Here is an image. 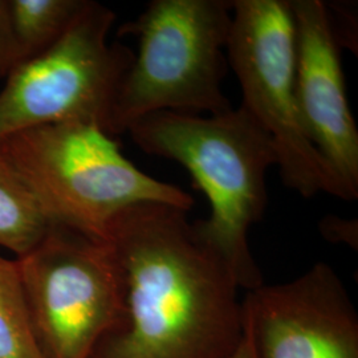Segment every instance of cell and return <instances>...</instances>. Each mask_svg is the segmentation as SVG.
I'll list each match as a JSON object with an SVG mask.
<instances>
[{"instance_id": "obj_8", "label": "cell", "mask_w": 358, "mask_h": 358, "mask_svg": "<svg viewBox=\"0 0 358 358\" xmlns=\"http://www.w3.org/2000/svg\"><path fill=\"white\" fill-rule=\"evenodd\" d=\"M259 358H358V317L344 282L319 262L291 282L248 291Z\"/></svg>"}, {"instance_id": "obj_7", "label": "cell", "mask_w": 358, "mask_h": 358, "mask_svg": "<svg viewBox=\"0 0 358 358\" xmlns=\"http://www.w3.org/2000/svg\"><path fill=\"white\" fill-rule=\"evenodd\" d=\"M15 260L43 356L92 357L122 316L121 282L109 245L53 224Z\"/></svg>"}, {"instance_id": "obj_15", "label": "cell", "mask_w": 358, "mask_h": 358, "mask_svg": "<svg viewBox=\"0 0 358 358\" xmlns=\"http://www.w3.org/2000/svg\"><path fill=\"white\" fill-rule=\"evenodd\" d=\"M244 315V327L243 336L242 340L239 343V345L236 346V349L232 352L229 358H259L257 357V352H256L255 341H254V333H252V327H251V321L248 319L245 310L243 308Z\"/></svg>"}, {"instance_id": "obj_13", "label": "cell", "mask_w": 358, "mask_h": 358, "mask_svg": "<svg viewBox=\"0 0 358 358\" xmlns=\"http://www.w3.org/2000/svg\"><path fill=\"white\" fill-rule=\"evenodd\" d=\"M15 68L13 44L7 22L6 0H0V77H7Z\"/></svg>"}, {"instance_id": "obj_5", "label": "cell", "mask_w": 358, "mask_h": 358, "mask_svg": "<svg viewBox=\"0 0 358 358\" xmlns=\"http://www.w3.org/2000/svg\"><path fill=\"white\" fill-rule=\"evenodd\" d=\"M115 13L88 0L52 48L17 65L0 90V143L27 130L88 122L110 134L117 92L134 59L109 41Z\"/></svg>"}, {"instance_id": "obj_14", "label": "cell", "mask_w": 358, "mask_h": 358, "mask_svg": "<svg viewBox=\"0 0 358 358\" xmlns=\"http://www.w3.org/2000/svg\"><path fill=\"white\" fill-rule=\"evenodd\" d=\"M348 223L346 220L343 219H337V217H327L322 223H321V231L324 232V235L327 238H329L333 242L338 241V242H348V243L353 244V224L345 229V224Z\"/></svg>"}, {"instance_id": "obj_12", "label": "cell", "mask_w": 358, "mask_h": 358, "mask_svg": "<svg viewBox=\"0 0 358 358\" xmlns=\"http://www.w3.org/2000/svg\"><path fill=\"white\" fill-rule=\"evenodd\" d=\"M0 358H45L35 338L16 260L0 255Z\"/></svg>"}, {"instance_id": "obj_1", "label": "cell", "mask_w": 358, "mask_h": 358, "mask_svg": "<svg viewBox=\"0 0 358 358\" xmlns=\"http://www.w3.org/2000/svg\"><path fill=\"white\" fill-rule=\"evenodd\" d=\"M103 241L120 275L122 316L90 358L230 357L243 336L239 287L187 211L129 207Z\"/></svg>"}, {"instance_id": "obj_4", "label": "cell", "mask_w": 358, "mask_h": 358, "mask_svg": "<svg viewBox=\"0 0 358 358\" xmlns=\"http://www.w3.org/2000/svg\"><path fill=\"white\" fill-rule=\"evenodd\" d=\"M229 0H153L124 34L138 53L117 92L110 136L157 112L222 115L232 109L222 90L230 68Z\"/></svg>"}, {"instance_id": "obj_9", "label": "cell", "mask_w": 358, "mask_h": 358, "mask_svg": "<svg viewBox=\"0 0 358 358\" xmlns=\"http://www.w3.org/2000/svg\"><path fill=\"white\" fill-rule=\"evenodd\" d=\"M294 23V83L308 137L348 199L358 196V130L346 97L340 44L321 0H289Z\"/></svg>"}, {"instance_id": "obj_3", "label": "cell", "mask_w": 358, "mask_h": 358, "mask_svg": "<svg viewBox=\"0 0 358 358\" xmlns=\"http://www.w3.org/2000/svg\"><path fill=\"white\" fill-rule=\"evenodd\" d=\"M53 224L103 241L109 223L129 207L157 203L189 211L194 198L143 173L115 137L88 122H59L0 143Z\"/></svg>"}, {"instance_id": "obj_2", "label": "cell", "mask_w": 358, "mask_h": 358, "mask_svg": "<svg viewBox=\"0 0 358 358\" xmlns=\"http://www.w3.org/2000/svg\"><path fill=\"white\" fill-rule=\"evenodd\" d=\"M145 153L178 162L208 198L211 213L194 227L231 269L239 288L263 285L248 244L267 207L266 177L278 157L268 134L244 108L222 115L157 112L128 131Z\"/></svg>"}, {"instance_id": "obj_11", "label": "cell", "mask_w": 358, "mask_h": 358, "mask_svg": "<svg viewBox=\"0 0 358 358\" xmlns=\"http://www.w3.org/2000/svg\"><path fill=\"white\" fill-rule=\"evenodd\" d=\"M53 226L36 195L0 154V247L24 255Z\"/></svg>"}, {"instance_id": "obj_10", "label": "cell", "mask_w": 358, "mask_h": 358, "mask_svg": "<svg viewBox=\"0 0 358 358\" xmlns=\"http://www.w3.org/2000/svg\"><path fill=\"white\" fill-rule=\"evenodd\" d=\"M87 3L88 0H6L15 68L52 48Z\"/></svg>"}, {"instance_id": "obj_6", "label": "cell", "mask_w": 358, "mask_h": 358, "mask_svg": "<svg viewBox=\"0 0 358 358\" xmlns=\"http://www.w3.org/2000/svg\"><path fill=\"white\" fill-rule=\"evenodd\" d=\"M227 60L242 108L273 143L282 182L304 198L325 192L349 201L304 128L294 83V15L287 0H235Z\"/></svg>"}]
</instances>
